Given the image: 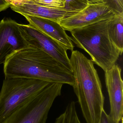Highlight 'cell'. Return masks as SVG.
Returning <instances> with one entry per match:
<instances>
[{"label":"cell","instance_id":"1","mask_svg":"<svg viewBox=\"0 0 123 123\" xmlns=\"http://www.w3.org/2000/svg\"><path fill=\"white\" fill-rule=\"evenodd\" d=\"M5 78L34 79L73 86V72L42 50L28 46L17 51L4 64Z\"/></svg>","mask_w":123,"mask_h":123},{"label":"cell","instance_id":"2","mask_svg":"<svg viewBox=\"0 0 123 123\" xmlns=\"http://www.w3.org/2000/svg\"><path fill=\"white\" fill-rule=\"evenodd\" d=\"M69 59L74 78L72 86L83 116L87 123H99L105 98L94 62L77 50L72 51Z\"/></svg>","mask_w":123,"mask_h":123},{"label":"cell","instance_id":"3","mask_svg":"<svg viewBox=\"0 0 123 123\" xmlns=\"http://www.w3.org/2000/svg\"><path fill=\"white\" fill-rule=\"evenodd\" d=\"M109 19L70 31L72 42L87 53L94 63L104 71L115 64L122 55L108 35L107 25Z\"/></svg>","mask_w":123,"mask_h":123},{"label":"cell","instance_id":"4","mask_svg":"<svg viewBox=\"0 0 123 123\" xmlns=\"http://www.w3.org/2000/svg\"><path fill=\"white\" fill-rule=\"evenodd\" d=\"M63 85L51 83L16 108L1 123H46L54 100L61 94Z\"/></svg>","mask_w":123,"mask_h":123},{"label":"cell","instance_id":"5","mask_svg":"<svg viewBox=\"0 0 123 123\" xmlns=\"http://www.w3.org/2000/svg\"><path fill=\"white\" fill-rule=\"evenodd\" d=\"M50 83L27 78H5L0 92V123Z\"/></svg>","mask_w":123,"mask_h":123},{"label":"cell","instance_id":"6","mask_svg":"<svg viewBox=\"0 0 123 123\" xmlns=\"http://www.w3.org/2000/svg\"><path fill=\"white\" fill-rule=\"evenodd\" d=\"M18 26L29 46L41 50L72 72L65 48L30 25L19 24Z\"/></svg>","mask_w":123,"mask_h":123},{"label":"cell","instance_id":"7","mask_svg":"<svg viewBox=\"0 0 123 123\" xmlns=\"http://www.w3.org/2000/svg\"><path fill=\"white\" fill-rule=\"evenodd\" d=\"M116 14L107 4H89L76 14L62 19L59 23L65 31H70L109 19Z\"/></svg>","mask_w":123,"mask_h":123},{"label":"cell","instance_id":"8","mask_svg":"<svg viewBox=\"0 0 123 123\" xmlns=\"http://www.w3.org/2000/svg\"><path fill=\"white\" fill-rule=\"evenodd\" d=\"M18 24L9 19L0 22V65L17 51L29 46L21 34Z\"/></svg>","mask_w":123,"mask_h":123},{"label":"cell","instance_id":"9","mask_svg":"<svg viewBox=\"0 0 123 123\" xmlns=\"http://www.w3.org/2000/svg\"><path fill=\"white\" fill-rule=\"evenodd\" d=\"M105 72V84L110 99V112L109 116L120 123L123 120V81L121 69L115 64Z\"/></svg>","mask_w":123,"mask_h":123},{"label":"cell","instance_id":"10","mask_svg":"<svg viewBox=\"0 0 123 123\" xmlns=\"http://www.w3.org/2000/svg\"><path fill=\"white\" fill-rule=\"evenodd\" d=\"M29 24L58 43L67 50H74V46L69 37L58 22L51 19L24 15Z\"/></svg>","mask_w":123,"mask_h":123},{"label":"cell","instance_id":"11","mask_svg":"<svg viewBox=\"0 0 123 123\" xmlns=\"http://www.w3.org/2000/svg\"><path fill=\"white\" fill-rule=\"evenodd\" d=\"M11 9L21 15H28L60 22L61 20L73 16L78 12L68 11L64 8L57 9L39 6L32 3L29 0L24 3L12 6Z\"/></svg>","mask_w":123,"mask_h":123},{"label":"cell","instance_id":"12","mask_svg":"<svg viewBox=\"0 0 123 123\" xmlns=\"http://www.w3.org/2000/svg\"><path fill=\"white\" fill-rule=\"evenodd\" d=\"M108 33L112 43L121 54L123 51V13L116 14L109 19L107 25Z\"/></svg>","mask_w":123,"mask_h":123},{"label":"cell","instance_id":"13","mask_svg":"<svg viewBox=\"0 0 123 123\" xmlns=\"http://www.w3.org/2000/svg\"><path fill=\"white\" fill-rule=\"evenodd\" d=\"M64 9L73 12H78L89 5L87 0H65Z\"/></svg>","mask_w":123,"mask_h":123},{"label":"cell","instance_id":"14","mask_svg":"<svg viewBox=\"0 0 123 123\" xmlns=\"http://www.w3.org/2000/svg\"><path fill=\"white\" fill-rule=\"evenodd\" d=\"M65 112L66 123H81L77 114L75 102L73 101L68 105Z\"/></svg>","mask_w":123,"mask_h":123},{"label":"cell","instance_id":"15","mask_svg":"<svg viewBox=\"0 0 123 123\" xmlns=\"http://www.w3.org/2000/svg\"><path fill=\"white\" fill-rule=\"evenodd\" d=\"M32 3L53 8H64L65 0H29Z\"/></svg>","mask_w":123,"mask_h":123},{"label":"cell","instance_id":"16","mask_svg":"<svg viewBox=\"0 0 123 123\" xmlns=\"http://www.w3.org/2000/svg\"><path fill=\"white\" fill-rule=\"evenodd\" d=\"M107 4L116 14L123 13V0H107Z\"/></svg>","mask_w":123,"mask_h":123},{"label":"cell","instance_id":"17","mask_svg":"<svg viewBox=\"0 0 123 123\" xmlns=\"http://www.w3.org/2000/svg\"><path fill=\"white\" fill-rule=\"evenodd\" d=\"M123 120H122V123H123ZM99 123H120L113 119L109 115H108L105 112L104 110H103L101 114V117Z\"/></svg>","mask_w":123,"mask_h":123},{"label":"cell","instance_id":"18","mask_svg":"<svg viewBox=\"0 0 123 123\" xmlns=\"http://www.w3.org/2000/svg\"><path fill=\"white\" fill-rule=\"evenodd\" d=\"M11 5L4 0H0V12L10 7Z\"/></svg>","mask_w":123,"mask_h":123},{"label":"cell","instance_id":"19","mask_svg":"<svg viewBox=\"0 0 123 123\" xmlns=\"http://www.w3.org/2000/svg\"><path fill=\"white\" fill-rule=\"evenodd\" d=\"M12 6L19 5L23 3L25 1L27 0H4Z\"/></svg>","mask_w":123,"mask_h":123},{"label":"cell","instance_id":"20","mask_svg":"<svg viewBox=\"0 0 123 123\" xmlns=\"http://www.w3.org/2000/svg\"><path fill=\"white\" fill-rule=\"evenodd\" d=\"M55 123H66V116L65 112L56 118Z\"/></svg>","mask_w":123,"mask_h":123},{"label":"cell","instance_id":"21","mask_svg":"<svg viewBox=\"0 0 123 123\" xmlns=\"http://www.w3.org/2000/svg\"><path fill=\"white\" fill-rule=\"evenodd\" d=\"M89 4H107V0H87Z\"/></svg>","mask_w":123,"mask_h":123}]
</instances>
